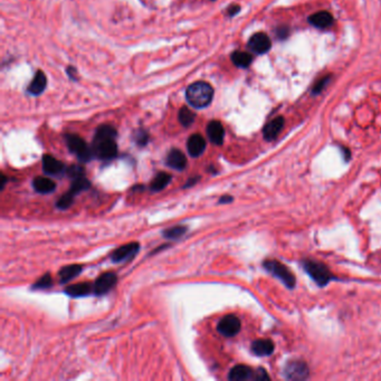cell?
I'll use <instances>...</instances> for the list:
<instances>
[{"instance_id": "8fae6325", "label": "cell", "mask_w": 381, "mask_h": 381, "mask_svg": "<svg viewBox=\"0 0 381 381\" xmlns=\"http://www.w3.org/2000/svg\"><path fill=\"white\" fill-rule=\"evenodd\" d=\"M228 379L231 381H245V380H255V371L249 366L244 364L235 365L230 370Z\"/></svg>"}, {"instance_id": "484cf974", "label": "cell", "mask_w": 381, "mask_h": 381, "mask_svg": "<svg viewBox=\"0 0 381 381\" xmlns=\"http://www.w3.org/2000/svg\"><path fill=\"white\" fill-rule=\"evenodd\" d=\"M178 117H179V121L183 125V127H189V125L194 123L196 115L190 109L182 108L180 110L179 115H178Z\"/></svg>"}, {"instance_id": "cb8c5ba5", "label": "cell", "mask_w": 381, "mask_h": 381, "mask_svg": "<svg viewBox=\"0 0 381 381\" xmlns=\"http://www.w3.org/2000/svg\"><path fill=\"white\" fill-rule=\"evenodd\" d=\"M90 187H91V182L86 179L84 176H81L79 178H75V179L73 180V183H72L71 186V189L67 192H70L71 195H73L75 197L77 194H80L81 191L89 189Z\"/></svg>"}, {"instance_id": "8992f818", "label": "cell", "mask_w": 381, "mask_h": 381, "mask_svg": "<svg viewBox=\"0 0 381 381\" xmlns=\"http://www.w3.org/2000/svg\"><path fill=\"white\" fill-rule=\"evenodd\" d=\"M310 374V370L305 362L293 360L287 362L283 368V375L287 380H305Z\"/></svg>"}, {"instance_id": "d4e9b609", "label": "cell", "mask_w": 381, "mask_h": 381, "mask_svg": "<svg viewBox=\"0 0 381 381\" xmlns=\"http://www.w3.org/2000/svg\"><path fill=\"white\" fill-rule=\"evenodd\" d=\"M231 61L238 67H248L253 61L252 55L244 52H235L231 55Z\"/></svg>"}, {"instance_id": "5bb4252c", "label": "cell", "mask_w": 381, "mask_h": 381, "mask_svg": "<svg viewBox=\"0 0 381 381\" xmlns=\"http://www.w3.org/2000/svg\"><path fill=\"white\" fill-rule=\"evenodd\" d=\"M166 162L169 167L176 169V170H183L187 166L186 156L180 150H178V149H172L168 153Z\"/></svg>"}, {"instance_id": "ac0fdd59", "label": "cell", "mask_w": 381, "mask_h": 381, "mask_svg": "<svg viewBox=\"0 0 381 381\" xmlns=\"http://www.w3.org/2000/svg\"><path fill=\"white\" fill-rule=\"evenodd\" d=\"M308 21H310V23L313 26H315L317 28H327L333 24L334 19L330 13L320 12V13L314 14V15H312L310 18H308Z\"/></svg>"}, {"instance_id": "9c48e42d", "label": "cell", "mask_w": 381, "mask_h": 381, "mask_svg": "<svg viewBox=\"0 0 381 381\" xmlns=\"http://www.w3.org/2000/svg\"><path fill=\"white\" fill-rule=\"evenodd\" d=\"M139 244L138 243H130L125 244L118 249H115L113 254L111 255V259L114 263H121L124 260H128L136 256V254L139 252Z\"/></svg>"}, {"instance_id": "d6a6232c", "label": "cell", "mask_w": 381, "mask_h": 381, "mask_svg": "<svg viewBox=\"0 0 381 381\" xmlns=\"http://www.w3.org/2000/svg\"><path fill=\"white\" fill-rule=\"evenodd\" d=\"M326 82H327V77H325L324 80H322V81H320V82H317V84L315 85L314 90H313V91H314V93H319V92H321L322 88L325 85Z\"/></svg>"}, {"instance_id": "e575fe53", "label": "cell", "mask_w": 381, "mask_h": 381, "mask_svg": "<svg viewBox=\"0 0 381 381\" xmlns=\"http://www.w3.org/2000/svg\"><path fill=\"white\" fill-rule=\"evenodd\" d=\"M239 12V6H231L228 8V14L230 16H234L235 14H237Z\"/></svg>"}, {"instance_id": "277c9868", "label": "cell", "mask_w": 381, "mask_h": 381, "mask_svg": "<svg viewBox=\"0 0 381 381\" xmlns=\"http://www.w3.org/2000/svg\"><path fill=\"white\" fill-rule=\"evenodd\" d=\"M263 266L268 273H271L273 276L277 277L287 288H291L292 290V288L295 287L296 278L294 276V274L284 264L279 263L278 260L275 259H267L263 263Z\"/></svg>"}, {"instance_id": "4dcf8cb0", "label": "cell", "mask_w": 381, "mask_h": 381, "mask_svg": "<svg viewBox=\"0 0 381 381\" xmlns=\"http://www.w3.org/2000/svg\"><path fill=\"white\" fill-rule=\"evenodd\" d=\"M255 380H258V381L269 380V375L264 369H257L256 371H255Z\"/></svg>"}, {"instance_id": "6da1fadb", "label": "cell", "mask_w": 381, "mask_h": 381, "mask_svg": "<svg viewBox=\"0 0 381 381\" xmlns=\"http://www.w3.org/2000/svg\"><path fill=\"white\" fill-rule=\"evenodd\" d=\"M117 138V131L115 129L110 125H102L96 131L93 150L95 156L104 160H110L117 157L118 154V146L115 142Z\"/></svg>"}, {"instance_id": "ffe728a7", "label": "cell", "mask_w": 381, "mask_h": 381, "mask_svg": "<svg viewBox=\"0 0 381 381\" xmlns=\"http://www.w3.org/2000/svg\"><path fill=\"white\" fill-rule=\"evenodd\" d=\"M46 76L42 72H37L35 77H34L32 83L28 86V92L33 95H40L43 93V91L46 88Z\"/></svg>"}, {"instance_id": "7a4b0ae2", "label": "cell", "mask_w": 381, "mask_h": 381, "mask_svg": "<svg viewBox=\"0 0 381 381\" xmlns=\"http://www.w3.org/2000/svg\"><path fill=\"white\" fill-rule=\"evenodd\" d=\"M214 96V90L211 85L206 82H196L186 91L188 102L196 109L208 107Z\"/></svg>"}, {"instance_id": "7402d4cb", "label": "cell", "mask_w": 381, "mask_h": 381, "mask_svg": "<svg viewBox=\"0 0 381 381\" xmlns=\"http://www.w3.org/2000/svg\"><path fill=\"white\" fill-rule=\"evenodd\" d=\"M82 272V266L81 265H69V266L63 267L60 271V282L63 283H69L72 279L75 278L77 275Z\"/></svg>"}, {"instance_id": "d6986e66", "label": "cell", "mask_w": 381, "mask_h": 381, "mask_svg": "<svg viewBox=\"0 0 381 381\" xmlns=\"http://www.w3.org/2000/svg\"><path fill=\"white\" fill-rule=\"evenodd\" d=\"M34 189L41 194H50L56 189V183L48 177H37L33 181Z\"/></svg>"}, {"instance_id": "ba28073f", "label": "cell", "mask_w": 381, "mask_h": 381, "mask_svg": "<svg viewBox=\"0 0 381 381\" xmlns=\"http://www.w3.org/2000/svg\"><path fill=\"white\" fill-rule=\"evenodd\" d=\"M117 282L118 276L114 273H104L95 281L93 285V292L96 295H103V294L108 293L110 290H112Z\"/></svg>"}, {"instance_id": "603a6c76", "label": "cell", "mask_w": 381, "mask_h": 381, "mask_svg": "<svg viewBox=\"0 0 381 381\" xmlns=\"http://www.w3.org/2000/svg\"><path fill=\"white\" fill-rule=\"evenodd\" d=\"M171 181V176L167 172L158 173L151 182V189L153 191H161L168 186V183Z\"/></svg>"}, {"instance_id": "f1b7e54d", "label": "cell", "mask_w": 381, "mask_h": 381, "mask_svg": "<svg viewBox=\"0 0 381 381\" xmlns=\"http://www.w3.org/2000/svg\"><path fill=\"white\" fill-rule=\"evenodd\" d=\"M73 200H74V196L71 195L70 192H66V194L63 197H61L59 201H57V208L67 209L69 207L72 206V204H73Z\"/></svg>"}, {"instance_id": "4316f807", "label": "cell", "mask_w": 381, "mask_h": 381, "mask_svg": "<svg viewBox=\"0 0 381 381\" xmlns=\"http://www.w3.org/2000/svg\"><path fill=\"white\" fill-rule=\"evenodd\" d=\"M186 231H187V227H185V226H176V227L167 228L165 231H163V236L168 239H177L185 235Z\"/></svg>"}, {"instance_id": "f546056e", "label": "cell", "mask_w": 381, "mask_h": 381, "mask_svg": "<svg viewBox=\"0 0 381 381\" xmlns=\"http://www.w3.org/2000/svg\"><path fill=\"white\" fill-rule=\"evenodd\" d=\"M67 172H69V175L71 177H73V179H75V178H79L81 176H83V168H81L79 166H73L71 167L69 170H67Z\"/></svg>"}, {"instance_id": "44dd1931", "label": "cell", "mask_w": 381, "mask_h": 381, "mask_svg": "<svg viewBox=\"0 0 381 381\" xmlns=\"http://www.w3.org/2000/svg\"><path fill=\"white\" fill-rule=\"evenodd\" d=\"M92 291H93V287H92L89 283H79L67 287L65 290V293L67 295L73 297H82L89 295Z\"/></svg>"}, {"instance_id": "7c38bea8", "label": "cell", "mask_w": 381, "mask_h": 381, "mask_svg": "<svg viewBox=\"0 0 381 381\" xmlns=\"http://www.w3.org/2000/svg\"><path fill=\"white\" fill-rule=\"evenodd\" d=\"M187 149L188 152L191 157L197 158L204 153L206 149V141L200 134H192L187 141Z\"/></svg>"}, {"instance_id": "2e32d148", "label": "cell", "mask_w": 381, "mask_h": 381, "mask_svg": "<svg viewBox=\"0 0 381 381\" xmlns=\"http://www.w3.org/2000/svg\"><path fill=\"white\" fill-rule=\"evenodd\" d=\"M284 127V119L283 118H276L272 120L271 122H268L263 130V134L264 138L267 140V141H272V140L276 139L279 132L282 131V129Z\"/></svg>"}, {"instance_id": "30bf717a", "label": "cell", "mask_w": 381, "mask_h": 381, "mask_svg": "<svg viewBox=\"0 0 381 381\" xmlns=\"http://www.w3.org/2000/svg\"><path fill=\"white\" fill-rule=\"evenodd\" d=\"M248 46L253 52L257 54H264L269 51L271 48V40H269L266 34L257 33L250 37L248 42Z\"/></svg>"}, {"instance_id": "9a60e30c", "label": "cell", "mask_w": 381, "mask_h": 381, "mask_svg": "<svg viewBox=\"0 0 381 381\" xmlns=\"http://www.w3.org/2000/svg\"><path fill=\"white\" fill-rule=\"evenodd\" d=\"M207 134L211 142L217 146H220L224 142L225 130L224 127L218 121H211L207 127Z\"/></svg>"}, {"instance_id": "836d02e7", "label": "cell", "mask_w": 381, "mask_h": 381, "mask_svg": "<svg viewBox=\"0 0 381 381\" xmlns=\"http://www.w3.org/2000/svg\"><path fill=\"white\" fill-rule=\"evenodd\" d=\"M233 201V197L230 196H224L219 199V204H228V202Z\"/></svg>"}, {"instance_id": "1f68e13d", "label": "cell", "mask_w": 381, "mask_h": 381, "mask_svg": "<svg viewBox=\"0 0 381 381\" xmlns=\"http://www.w3.org/2000/svg\"><path fill=\"white\" fill-rule=\"evenodd\" d=\"M137 141H138L139 144H141V146H144V144H146L147 141H148V136H147V133L144 132V131H141V132H140V133L138 134V137H137Z\"/></svg>"}, {"instance_id": "4fadbf2b", "label": "cell", "mask_w": 381, "mask_h": 381, "mask_svg": "<svg viewBox=\"0 0 381 381\" xmlns=\"http://www.w3.org/2000/svg\"><path fill=\"white\" fill-rule=\"evenodd\" d=\"M43 170L46 175L50 176L61 175L64 171V165L60 160H57L56 158L46 154V156L43 157Z\"/></svg>"}, {"instance_id": "5b68a950", "label": "cell", "mask_w": 381, "mask_h": 381, "mask_svg": "<svg viewBox=\"0 0 381 381\" xmlns=\"http://www.w3.org/2000/svg\"><path fill=\"white\" fill-rule=\"evenodd\" d=\"M65 140L70 151L73 152L81 161L88 162L93 157V150H91L88 147V144L81 137L75 136V134H67Z\"/></svg>"}, {"instance_id": "e0dca14e", "label": "cell", "mask_w": 381, "mask_h": 381, "mask_svg": "<svg viewBox=\"0 0 381 381\" xmlns=\"http://www.w3.org/2000/svg\"><path fill=\"white\" fill-rule=\"evenodd\" d=\"M274 343L268 339H258L252 343V352L258 356L271 355L274 352Z\"/></svg>"}, {"instance_id": "52a82bcc", "label": "cell", "mask_w": 381, "mask_h": 381, "mask_svg": "<svg viewBox=\"0 0 381 381\" xmlns=\"http://www.w3.org/2000/svg\"><path fill=\"white\" fill-rule=\"evenodd\" d=\"M217 330H218L221 335L226 337H233L240 331V321L236 315H226L218 322Z\"/></svg>"}, {"instance_id": "3957f363", "label": "cell", "mask_w": 381, "mask_h": 381, "mask_svg": "<svg viewBox=\"0 0 381 381\" xmlns=\"http://www.w3.org/2000/svg\"><path fill=\"white\" fill-rule=\"evenodd\" d=\"M302 267L304 268L306 274L313 281L316 283V285L321 287L326 286L331 281L335 278L334 275L330 272L329 267L325 264L313 259H304L302 260Z\"/></svg>"}, {"instance_id": "d590c367", "label": "cell", "mask_w": 381, "mask_h": 381, "mask_svg": "<svg viewBox=\"0 0 381 381\" xmlns=\"http://www.w3.org/2000/svg\"><path fill=\"white\" fill-rule=\"evenodd\" d=\"M198 180H199V178H194V179H191V180H189V181H188V182L186 183V187H190V186H192V185H194V183H196Z\"/></svg>"}, {"instance_id": "83f0119b", "label": "cell", "mask_w": 381, "mask_h": 381, "mask_svg": "<svg viewBox=\"0 0 381 381\" xmlns=\"http://www.w3.org/2000/svg\"><path fill=\"white\" fill-rule=\"evenodd\" d=\"M52 277L50 274H45L44 276H42L38 281L34 284V288H36V290H45V288H48L52 286Z\"/></svg>"}]
</instances>
